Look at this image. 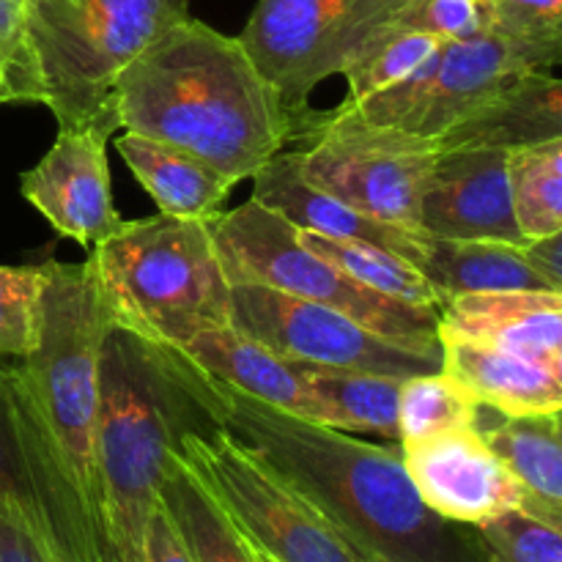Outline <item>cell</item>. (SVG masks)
<instances>
[{"label": "cell", "instance_id": "cell-1", "mask_svg": "<svg viewBox=\"0 0 562 562\" xmlns=\"http://www.w3.org/2000/svg\"><path fill=\"white\" fill-rule=\"evenodd\" d=\"M217 384L225 431L371 562H486L475 527L442 519L423 503L401 448L371 445Z\"/></svg>", "mask_w": 562, "mask_h": 562}, {"label": "cell", "instance_id": "cell-2", "mask_svg": "<svg viewBox=\"0 0 562 562\" xmlns=\"http://www.w3.org/2000/svg\"><path fill=\"white\" fill-rule=\"evenodd\" d=\"M115 115L124 132L195 154L234 184L283 151L300 121L239 38L195 16L159 33L126 66Z\"/></svg>", "mask_w": 562, "mask_h": 562}, {"label": "cell", "instance_id": "cell-3", "mask_svg": "<svg viewBox=\"0 0 562 562\" xmlns=\"http://www.w3.org/2000/svg\"><path fill=\"white\" fill-rule=\"evenodd\" d=\"M217 379L181 349L110 324L99 355L97 472L113 562H146V530L187 434L225 428Z\"/></svg>", "mask_w": 562, "mask_h": 562}, {"label": "cell", "instance_id": "cell-4", "mask_svg": "<svg viewBox=\"0 0 562 562\" xmlns=\"http://www.w3.org/2000/svg\"><path fill=\"white\" fill-rule=\"evenodd\" d=\"M108 322L157 344L184 349L231 324V283L209 220H130L91 252Z\"/></svg>", "mask_w": 562, "mask_h": 562}, {"label": "cell", "instance_id": "cell-5", "mask_svg": "<svg viewBox=\"0 0 562 562\" xmlns=\"http://www.w3.org/2000/svg\"><path fill=\"white\" fill-rule=\"evenodd\" d=\"M187 16L190 0H25L27 47L58 126L119 130V77Z\"/></svg>", "mask_w": 562, "mask_h": 562}, {"label": "cell", "instance_id": "cell-6", "mask_svg": "<svg viewBox=\"0 0 562 562\" xmlns=\"http://www.w3.org/2000/svg\"><path fill=\"white\" fill-rule=\"evenodd\" d=\"M42 267V322L36 344L27 357H22L20 368L42 415L47 417L88 514L104 532L97 472V415L99 355L110 322L91 258L82 263L47 261Z\"/></svg>", "mask_w": 562, "mask_h": 562}, {"label": "cell", "instance_id": "cell-7", "mask_svg": "<svg viewBox=\"0 0 562 562\" xmlns=\"http://www.w3.org/2000/svg\"><path fill=\"white\" fill-rule=\"evenodd\" d=\"M228 283H258L300 300L318 302L362 327L420 351L442 355L439 311L409 305L366 289L316 252L300 245V228L258 201L239 203L209 220Z\"/></svg>", "mask_w": 562, "mask_h": 562}, {"label": "cell", "instance_id": "cell-8", "mask_svg": "<svg viewBox=\"0 0 562 562\" xmlns=\"http://www.w3.org/2000/svg\"><path fill=\"white\" fill-rule=\"evenodd\" d=\"M294 148L300 176L357 212L420 231V198L439 151L434 137L373 126L346 108L302 110Z\"/></svg>", "mask_w": 562, "mask_h": 562}, {"label": "cell", "instance_id": "cell-9", "mask_svg": "<svg viewBox=\"0 0 562 562\" xmlns=\"http://www.w3.org/2000/svg\"><path fill=\"white\" fill-rule=\"evenodd\" d=\"M0 503L49 562H113L20 366H0Z\"/></svg>", "mask_w": 562, "mask_h": 562}, {"label": "cell", "instance_id": "cell-10", "mask_svg": "<svg viewBox=\"0 0 562 562\" xmlns=\"http://www.w3.org/2000/svg\"><path fill=\"white\" fill-rule=\"evenodd\" d=\"M179 456L239 536L274 562H371L225 428L187 434Z\"/></svg>", "mask_w": 562, "mask_h": 562}, {"label": "cell", "instance_id": "cell-11", "mask_svg": "<svg viewBox=\"0 0 562 562\" xmlns=\"http://www.w3.org/2000/svg\"><path fill=\"white\" fill-rule=\"evenodd\" d=\"M409 0H258L239 42L263 80L294 113L318 82L344 75L366 44L382 36Z\"/></svg>", "mask_w": 562, "mask_h": 562}, {"label": "cell", "instance_id": "cell-12", "mask_svg": "<svg viewBox=\"0 0 562 562\" xmlns=\"http://www.w3.org/2000/svg\"><path fill=\"white\" fill-rule=\"evenodd\" d=\"M562 55L530 47L499 31L442 42L409 77L360 99L340 102L349 113L373 126L415 137H437L461 115L508 82L536 71H552Z\"/></svg>", "mask_w": 562, "mask_h": 562}, {"label": "cell", "instance_id": "cell-13", "mask_svg": "<svg viewBox=\"0 0 562 562\" xmlns=\"http://www.w3.org/2000/svg\"><path fill=\"white\" fill-rule=\"evenodd\" d=\"M231 324L294 366L382 373L401 382L442 371V355L412 349L333 307L269 285H231Z\"/></svg>", "mask_w": 562, "mask_h": 562}, {"label": "cell", "instance_id": "cell-14", "mask_svg": "<svg viewBox=\"0 0 562 562\" xmlns=\"http://www.w3.org/2000/svg\"><path fill=\"white\" fill-rule=\"evenodd\" d=\"M113 126H58L49 151L20 179L22 198L77 245L97 247L121 228L113 206L108 137Z\"/></svg>", "mask_w": 562, "mask_h": 562}, {"label": "cell", "instance_id": "cell-15", "mask_svg": "<svg viewBox=\"0 0 562 562\" xmlns=\"http://www.w3.org/2000/svg\"><path fill=\"white\" fill-rule=\"evenodd\" d=\"M398 448L412 486L442 519L477 527L525 505V492L483 442L477 426Z\"/></svg>", "mask_w": 562, "mask_h": 562}, {"label": "cell", "instance_id": "cell-16", "mask_svg": "<svg viewBox=\"0 0 562 562\" xmlns=\"http://www.w3.org/2000/svg\"><path fill=\"white\" fill-rule=\"evenodd\" d=\"M420 231L439 239H486L525 247L510 206L508 151H439L420 198Z\"/></svg>", "mask_w": 562, "mask_h": 562}, {"label": "cell", "instance_id": "cell-17", "mask_svg": "<svg viewBox=\"0 0 562 562\" xmlns=\"http://www.w3.org/2000/svg\"><path fill=\"white\" fill-rule=\"evenodd\" d=\"M439 340H470L508 351L562 376V294L486 291L453 296L439 311Z\"/></svg>", "mask_w": 562, "mask_h": 562}, {"label": "cell", "instance_id": "cell-18", "mask_svg": "<svg viewBox=\"0 0 562 562\" xmlns=\"http://www.w3.org/2000/svg\"><path fill=\"white\" fill-rule=\"evenodd\" d=\"M250 198L300 231L329 236V239L366 241V245L382 247V250L404 258L415 269L420 263L423 236H426L423 231L373 220L351 209L349 203L327 195L324 190H316L300 176L294 151H278L267 165L256 170Z\"/></svg>", "mask_w": 562, "mask_h": 562}, {"label": "cell", "instance_id": "cell-19", "mask_svg": "<svg viewBox=\"0 0 562 562\" xmlns=\"http://www.w3.org/2000/svg\"><path fill=\"white\" fill-rule=\"evenodd\" d=\"M562 140V82L536 71L508 82L434 137L437 151L453 148H514Z\"/></svg>", "mask_w": 562, "mask_h": 562}, {"label": "cell", "instance_id": "cell-20", "mask_svg": "<svg viewBox=\"0 0 562 562\" xmlns=\"http://www.w3.org/2000/svg\"><path fill=\"white\" fill-rule=\"evenodd\" d=\"M181 351L217 382L302 420L322 423V412L300 366L269 351L234 324L206 329Z\"/></svg>", "mask_w": 562, "mask_h": 562}, {"label": "cell", "instance_id": "cell-21", "mask_svg": "<svg viewBox=\"0 0 562 562\" xmlns=\"http://www.w3.org/2000/svg\"><path fill=\"white\" fill-rule=\"evenodd\" d=\"M442 371L459 379L467 393L497 415L562 412V376L508 351L470 340H439Z\"/></svg>", "mask_w": 562, "mask_h": 562}, {"label": "cell", "instance_id": "cell-22", "mask_svg": "<svg viewBox=\"0 0 562 562\" xmlns=\"http://www.w3.org/2000/svg\"><path fill=\"white\" fill-rule=\"evenodd\" d=\"M477 431L525 492L521 510L562 527L560 412L499 415L492 426L477 423Z\"/></svg>", "mask_w": 562, "mask_h": 562}, {"label": "cell", "instance_id": "cell-23", "mask_svg": "<svg viewBox=\"0 0 562 562\" xmlns=\"http://www.w3.org/2000/svg\"><path fill=\"white\" fill-rule=\"evenodd\" d=\"M115 148L162 214L212 220L236 187L195 154L135 132H124Z\"/></svg>", "mask_w": 562, "mask_h": 562}, {"label": "cell", "instance_id": "cell-24", "mask_svg": "<svg viewBox=\"0 0 562 562\" xmlns=\"http://www.w3.org/2000/svg\"><path fill=\"white\" fill-rule=\"evenodd\" d=\"M417 269L434 285L442 305L453 296L486 291H552L527 263L525 247L505 241L439 239L426 234Z\"/></svg>", "mask_w": 562, "mask_h": 562}, {"label": "cell", "instance_id": "cell-25", "mask_svg": "<svg viewBox=\"0 0 562 562\" xmlns=\"http://www.w3.org/2000/svg\"><path fill=\"white\" fill-rule=\"evenodd\" d=\"M157 497L173 519L192 562H256L250 543L239 536L195 472L181 461L179 450L165 467Z\"/></svg>", "mask_w": 562, "mask_h": 562}, {"label": "cell", "instance_id": "cell-26", "mask_svg": "<svg viewBox=\"0 0 562 562\" xmlns=\"http://www.w3.org/2000/svg\"><path fill=\"white\" fill-rule=\"evenodd\" d=\"M300 371L322 412V426L398 442L401 379L340 368L300 366Z\"/></svg>", "mask_w": 562, "mask_h": 562}, {"label": "cell", "instance_id": "cell-27", "mask_svg": "<svg viewBox=\"0 0 562 562\" xmlns=\"http://www.w3.org/2000/svg\"><path fill=\"white\" fill-rule=\"evenodd\" d=\"M296 236H300V245L305 250L322 256L324 261H329L376 294L393 296V300L409 302V305L434 307V311L442 307V300L426 280V274L406 263L404 258L382 250V247L351 239H329V236L311 234V231H300Z\"/></svg>", "mask_w": 562, "mask_h": 562}, {"label": "cell", "instance_id": "cell-28", "mask_svg": "<svg viewBox=\"0 0 562 562\" xmlns=\"http://www.w3.org/2000/svg\"><path fill=\"white\" fill-rule=\"evenodd\" d=\"M508 184L525 241L562 234V140L508 151Z\"/></svg>", "mask_w": 562, "mask_h": 562}, {"label": "cell", "instance_id": "cell-29", "mask_svg": "<svg viewBox=\"0 0 562 562\" xmlns=\"http://www.w3.org/2000/svg\"><path fill=\"white\" fill-rule=\"evenodd\" d=\"M481 404L448 371L423 373L401 382L398 445L423 442L437 434L477 426Z\"/></svg>", "mask_w": 562, "mask_h": 562}, {"label": "cell", "instance_id": "cell-30", "mask_svg": "<svg viewBox=\"0 0 562 562\" xmlns=\"http://www.w3.org/2000/svg\"><path fill=\"white\" fill-rule=\"evenodd\" d=\"M439 44H442V38L428 36V33L387 27L382 36H376L371 44H366V47L355 55V60L344 69V77L349 80V97H346V102H360V99L373 97V93L401 82L404 77H409L412 71L439 47Z\"/></svg>", "mask_w": 562, "mask_h": 562}, {"label": "cell", "instance_id": "cell-31", "mask_svg": "<svg viewBox=\"0 0 562 562\" xmlns=\"http://www.w3.org/2000/svg\"><path fill=\"white\" fill-rule=\"evenodd\" d=\"M486 562H562V527L521 508L505 510L475 527Z\"/></svg>", "mask_w": 562, "mask_h": 562}, {"label": "cell", "instance_id": "cell-32", "mask_svg": "<svg viewBox=\"0 0 562 562\" xmlns=\"http://www.w3.org/2000/svg\"><path fill=\"white\" fill-rule=\"evenodd\" d=\"M44 267H0V357H27L42 322Z\"/></svg>", "mask_w": 562, "mask_h": 562}, {"label": "cell", "instance_id": "cell-33", "mask_svg": "<svg viewBox=\"0 0 562 562\" xmlns=\"http://www.w3.org/2000/svg\"><path fill=\"white\" fill-rule=\"evenodd\" d=\"M398 31L470 38L492 27V0H409L395 20Z\"/></svg>", "mask_w": 562, "mask_h": 562}, {"label": "cell", "instance_id": "cell-34", "mask_svg": "<svg viewBox=\"0 0 562 562\" xmlns=\"http://www.w3.org/2000/svg\"><path fill=\"white\" fill-rule=\"evenodd\" d=\"M0 77L9 104H44L42 82L25 36V0H0Z\"/></svg>", "mask_w": 562, "mask_h": 562}, {"label": "cell", "instance_id": "cell-35", "mask_svg": "<svg viewBox=\"0 0 562 562\" xmlns=\"http://www.w3.org/2000/svg\"><path fill=\"white\" fill-rule=\"evenodd\" d=\"M492 27L521 44L562 55V0H492Z\"/></svg>", "mask_w": 562, "mask_h": 562}, {"label": "cell", "instance_id": "cell-36", "mask_svg": "<svg viewBox=\"0 0 562 562\" xmlns=\"http://www.w3.org/2000/svg\"><path fill=\"white\" fill-rule=\"evenodd\" d=\"M146 562H192L179 530H176L173 519L168 516L165 505L159 503V497L157 505H154L151 519H148Z\"/></svg>", "mask_w": 562, "mask_h": 562}, {"label": "cell", "instance_id": "cell-37", "mask_svg": "<svg viewBox=\"0 0 562 562\" xmlns=\"http://www.w3.org/2000/svg\"><path fill=\"white\" fill-rule=\"evenodd\" d=\"M0 562H49L42 543L3 503H0Z\"/></svg>", "mask_w": 562, "mask_h": 562}, {"label": "cell", "instance_id": "cell-38", "mask_svg": "<svg viewBox=\"0 0 562 562\" xmlns=\"http://www.w3.org/2000/svg\"><path fill=\"white\" fill-rule=\"evenodd\" d=\"M525 258L552 291L562 294V234L543 236L525 245Z\"/></svg>", "mask_w": 562, "mask_h": 562}, {"label": "cell", "instance_id": "cell-39", "mask_svg": "<svg viewBox=\"0 0 562 562\" xmlns=\"http://www.w3.org/2000/svg\"><path fill=\"white\" fill-rule=\"evenodd\" d=\"M0 104H9V99H5V86H3V77H0Z\"/></svg>", "mask_w": 562, "mask_h": 562}, {"label": "cell", "instance_id": "cell-40", "mask_svg": "<svg viewBox=\"0 0 562 562\" xmlns=\"http://www.w3.org/2000/svg\"><path fill=\"white\" fill-rule=\"evenodd\" d=\"M252 549V547H250ZM252 554H256V562H274V560H269L267 554H261V552H256V549H252Z\"/></svg>", "mask_w": 562, "mask_h": 562}]
</instances>
